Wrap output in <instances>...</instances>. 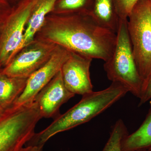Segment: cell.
I'll return each mask as SVG.
<instances>
[{
    "mask_svg": "<svg viewBox=\"0 0 151 151\" xmlns=\"http://www.w3.org/2000/svg\"><path fill=\"white\" fill-rule=\"evenodd\" d=\"M128 89L118 82H112L106 89L82 96L76 105L54 119L48 127L35 133L29 142V145L43 147L53 136L89 122L124 97Z\"/></svg>",
    "mask_w": 151,
    "mask_h": 151,
    "instance_id": "cell-2",
    "label": "cell"
},
{
    "mask_svg": "<svg viewBox=\"0 0 151 151\" xmlns=\"http://www.w3.org/2000/svg\"><path fill=\"white\" fill-rule=\"evenodd\" d=\"M104 68L110 81L122 84L134 96L140 98L143 81L133 55L127 19H120L114 51L105 61Z\"/></svg>",
    "mask_w": 151,
    "mask_h": 151,
    "instance_id": "cell-3",
    "label": "cell"
},
{
    "mask_svg": "<svg viewBox=\"0 0 151 151\" xmlns=\"http://www.w3.org/2000/svg\"><path fill=\"white\" fill-rule=\"evenodd\" d=\"M92 0H57L51 13L57 14L89 13Z\"/></svg>",
    "mask_w": 151,
    "mask_h": 151,
    "instance_id": "cell-15",
    "label": "cell"
},
{
    "mask_svg": "<svg viewBox=\"0 0 151 151\" xmlns=\"http://www.w3.org/2000/svg\"><path fill=\"white\" fill-rule=\"evenodd\" d=\"M148 1L150 2V4H151V0H148Z\"/></svg>",
    "mask_w": 151,
    "mask_h": 151,
    "instance_id": "cell-24",
    "label": "cell"
},
{
    "mask_svg": "<svg viewBox=\"0 0 151 151\" xmlns=\"http://www.w3.org/2000/svg\"><path fill=\"white\" fill-rule=\"evenodd\" d=\"M35 38L105 62L113 55L116 33L98 23L89 14L50 13Z\"/></svg>",
    "mask_w": 151,
    "mask_h": 151,
    "instance_id": "cell-1",
    "label": "cell"
},
{
    "mask_svg": "<svg viewBox=\"0 0 151 151\" xmlns=\"http://www.w3.org/2000/svg\"><path fill=\"white\" fill-rule=\"evenodd\" d=\"M42 118L35 102L6 110L0 117V151H22Z\"/></svg>",
    "mask_w": 151,
    "mask_h": 151,
    "instance_id": "cell-4",
    "label": "cell"
},
{
    "mask_svg": "<svg viewBox=\"0 0 151 151\" xmlns=\"http://www.w3.org/2000/svg\"><path fill=\"white\" fill-rule=\"evenodd\" d=\"M151 100V73L148 79L143 87L142 91L140 98L139 107L142 106L144 104Z\"/></svg>",
    "mask_w": 151,
    "mask_h": 151,
    "instance_id": "cell-18",
    "label": "cell"
},
{
    "mask_svg": "<svg viewBox=\"0 0 151 151\" xmlns=\"http://www.w3.org/2000/svg\"><path fill=\"white\" fill-rule=\"evenodd\" d=\"M70 52L66 49L58 46L48 62L27 78L23 92L12 107L18 108L33 103L41 90L61 70L63 65L70 57Z\"/></svg>",
    "mask_w": 151,
    "mask_h": 151,
    "instance_id": "cell-8",
    "label": "cell"
},
{
    "mask_svg": "<svg viewBox=\"0 0 151 151\" xmlns=\"http://www.w3.org/2000/svg\"><path fill=\"white\" fill-rule=\"evenodd\" d=\"M35 0H21L12 6L0 33V71L16 55Z\"/></svg>",
    "mask_w": 151,
    "mask_h": 151,
    "instance_id": "cell-6",
    "label": "cell"
},
{
    "mask_svg": "<svg viewBox=\"0 0 151 151\" xmlns=\"http://www.w3.org/2000/svg\"><path fill=\"white\" fill-rule=\"evenodd\" d=\"M127 28L144 86L151 73V4L148 0H139L135 5L127 19Z\"/></svg>",
    "mask_w": 151,
    "mask_h": 151,
    "instance_id": "cell-5",
    "label": "cell"
},
{
    "mask_svg": "<svg viewBox=\"0 0 151 151\" xmlns=\"http://www.w3.org/2000/svg\"><path fill=\"white\" fill-rule=\"evenodd\" d=\"M74 95L64 85L60 70L37 94L34 102L42 118L55 119L60 115L61 105Z\"/></svg>",
    "mask_w": 151,
    "mask_h": 151,
    "instance_id": "cell-10",
    "label": "cell"
},
{
    "mask_svg": "<svg viewBox=\"0 0 151 151\" xmlns=\"http://www.w3.org/2000/svg\"><path fill=\"white\" fill-rule=\"evenodd\" d=\"M88 14L100 25L116 33L120 19L116 0H92Z\"/></svg>",
    "mask_w": 151,
    "mask_h": 151,
    "instance_id": "cell-12",
    "label": "cell"
},
{
    "mask_svg": "<svg viewBox=\"0 0 151 151\" xmlns=\"http://www.w3.org/2000/svg\"><path fill=\"white\" fill-rule=\"evenodd\" d=\"M128 134L124 122L119 119L112 127L110 137L102 151H122V140ZM143 151H151V149Z\"/></svg>",
    "mask_w": 151,
    "mask_h": 151,
    "instance_id": "cell-16",
    "label": "cell"
},
{
    "mask_svg": "<svg viewBox=\"0 0 151 151\" xmlns=\"http://www.w3.org/2000/svg\"><path fill=\"white\" fill-rule=\"evenodd\" d=\"M43 147L37 146H25L22 151H42Z\"/></svg>",
    "mask_w": 151,
    "mask_h": 151,
    "instance_id": "cell-20",
    "label": "cell"
},
{
    "mask_svg": "<svg viewBox=\"0 0 151 151\" xmlns=\"http://www.w3.org/2000/svg\"><path fill=\"white\" fill-rule=\"evenodd\" d=\"M5 110H6L4 109L1 106H0V117H1L3 114H4V113Z\"/></svg>",
    "mask_w": 151,
    "mask_h": 151,
    "instance_id": "cell-22",
    "label": "cell"
},
{
    "mask_svg": "<svg viewBox=\"0 0 151 151\" xmlns=\"http://www.w3.org/2000/svg\"><path fill=\"white\" fill-rule=\"evenodd\" d=\"M5 19L3 20H0V33L1 31L2 28L3 24H4V21Z\"/></svg>",
    "mask_w": 151,
    "mask_h": 151,
    "instance_id": "cell-23",
    "label": "cell"
},
{
    "mask_svg": "<svg viewBox=\"0 0 151 151\" xmlns=\"http://www.w3.org/2000/svg\"><path fill=\"white\" fill-rule=\"evenodd\" d=\"M57 1L35 0L17 52L34 40L42 27L47 16L52 12Z\"/></svg>",
    "mask_w": 151,
    "mask_h": 151,
    "instance_id": "cell-11",
    "label": "cell"
},
{
    "mask_svg": "<svg viewBox=\"0 0 151 151\" xmlns=\"http://www.w3.org/2000/svg\"><path fill=\"white\" fill-rule=\"evenodd\" d=\"M58 45L35 38L15 55L1 72L17 78H28L48 62Z\"/></svg>",
    "mask_w": 151,
    "mask_h": 151,
    "instance_id": "cell-7",
    "label": "cell"
},
{
    "mask_svg": "<svg viewBox=\"0 0 151 151\" xmlns=\"http://www.w3.org/2000/svg\"><path fill=\"white\" fill-rule=\"evenodd\" d=\"M9 1L10 3H11L12 6H13L14 5L16 4L17 3H18L19 1H21V0H9Z\"/></svg>",
    "mask_w": 151,
    "mask_h": 151,
    "instance_id": "cell-21",
    "label": "cell"
},
{
    "mask_svg": "<svg viewBox=\"0 0 151 151\" xmlns=\"http://www.w3.org/2000/svg\"><path fill=\"white\" fill-rule=\"evenodd\" d=\"M122 151H143L151 149V101L148 113L140 127L122 140Z\"/></svg>",
    "mask_w": 151,
    "mask_h": 151,
    "instance_id": "cell-13",
    "label": "cell"
},
{
    "mask_svg": "<svg viewBox=\"0 0 151 151\" xmlns=\"http://www.w3.org/2000/svg\"><path fill=\"white\" fill-rule=\"evenodd\" d=\"M27 78L11 77L0 71V106L11 108L24 89Z\"/></svg>",
    "mask_w": 151,
    "mask_h": 151,
    "instance_id": "cell-14",
    "label": "cell"
},
{
    "mask_svg": "<svg viewBox=\"0 0 151 151\" xmlns=\"http://www.w3.org/2000/svg\"><path fill=\"white\" fill-rule=\"evenodd\" d=\"M139 0H116L117 10L120 19H127L135 5Z\"/></svg>",
    "mask_w": 151,
    "mask_h": 151,
    "instance_id": "cell-17",
    "label": "cell"
},
{
    "mask_svg": "<svg viewBox=\"0 0 151 151\" xmlns=\"http://www.w3.org/2000/svg\"><path fill=\"white\" fill-rule=\"evenodd\" d=\"M12 6L9 0H0V20L5 19L12 10Z\"/></svg>",
    "mask_w": 151,
    "mask_h": 151,
    "instance_id": "cell-19",
    "label": "cell"
},
{
    "mask_svg": "<svg viewBox=\"0 0 151 151\" xmlns=\"http://www.w3.org/2000/svg\"><path fill=\"white\" fill-rule=\"evenodd\" d=\"M61 69L63 83L68 91L82 96L93 91L90 68L92 59L70 52Z\"/></svg>",
    "mask_w": 151,
    "mask_h": 151,
    "instance_id": "cell-9",
    "label": "cell"
}]
</instances>
